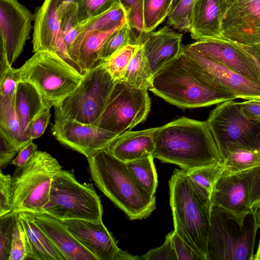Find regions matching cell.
<instances>
[{
    "label": "cell",
    "mask_w": 260,
    "mask_h": 260,
    "mask_svg": "<svg viewBox=\"0 0 260 260\" xmlns=\"http://www.w3.org/2000/svg\"><path fill=\"white\" fill-rule=\"evenodd\" d=\"M153 140V157L185 170L223 161L206 121L182 117L156 127Z\"/></svg>",
    "instance_id": "cell-1"
},
{
    "label": "cell",
    "mask_w": 260,
    "mask_h": 260,
    "mask_svg": "<svg viewBox=\"0 0 260 260\" xmlns=\"http://www.w3.org/2000/svg\"><path fill=\"white\" fill-rule=\"evenodd\" d=\"M174 231L207 260L212 208L211 197L183 169H175L169 182Z\"/></svg>",
    "instance_id": "cell-2"
},
{
    "label": "cell",
    "mask_w": 260,
    "mask_h": 260,
    "mask_svg": "<svg viewBox=\"0 0 260 260\" xmlns=\"http://www.w3.org/2000/svg\"><path fill=\"white\" fill-rule=\"evenodd\" d=\"M96 186L132 220L148 217L156 208L155 197L140 186L125 162L114 156L108 148L87 157Z\"/></svg>",
    "instance_id": "cell-3"
},
{
    "label": "cell",
    "mask_w": 260,
    "mask_h": 260,
    "mask_svg": "<svg viewBox=\"0 0 260 260\" xmlns=\"http://www.w3.org/2000/svg\"><path fill=\"white\" fill-rule=\"evenodd\" d=\"M149 90L167 102L184 109L208 107L236 99L201 82L183 64L179 56L153 75Z\"/></svg>",
    "instance_id": "cell-4"
},
{
    "label": "cell",
    "mask_w": 260,
    "mask_h": 260,
    "mask_svg": "<svg viewBox=\"0 0 260 260\" xmlns=\"http://www.w3.org/2000/svg\"><path fill=\"white\" fill-rule=\"evenodd\" d=\"M258 229L255 212L241 222L230 212L212 204L207 260H253Z\"/></svg>",
    "instance_id": "cell-5"
},
{
    "label": "cell",
    "mask_w": 260,
    "mask_h": 260,
    "mask_svg": "<svg viewBox=\"0 0 260 260\" xmlns=\"http://www.w3.org/2000/svg\"><path fill=\"white\" fill-rule=\"evenodd\" d=\"M62 167L46 151H37L11 177L12 212L43 213L49 201L52 181Z\"/></svg>",
    "instance_id": "cell-6"
},
{
    "label": "cell",
    "mask_w": 260,
    "mask_h": 260,
    "mask_svg": "<svg viewBox=\"0 0 260 260\" xmlns=\"http://www.w3.org/2000/svg\"><path fill=\"white\" fill-rule=\"evenodd\" d=\"M103 206L91 183H80L73 171L60 170L53 177L43 213L65 220H102Z\"/></svg>",
    "instance_id": "cell-7"
},
{
    "label": "cell",
    "mask_w": 260,
    "mask_h": 260,
    "mask_svg": "<svg viewBox=\"0 0 260 260\" xmlns=\"http://www.w3.org/2000/svg\"><path fill=\"white\" fill-rule=\"evenodd\" d=\"M21 81L32 84L44 102L51 107L62 101L78 86L84 75L57 54L40 51L19 68Z\"/></svg>",
    "instance_id": "cell-8"
},
{
    "label": "cell",
    "mask_w": 260,
    "mask_h": 260,
    "mask_svg": "<svg viewBox=\"0 0 260 260\" xmlns=\"http://www.w3.org/2000/svg\"><path fill=\"white\" fill-rule=\"evenodd\" d=\"M115 83L102 64L84 74L75 89L54 106V120H70L95 126Z\"/></svg>",
    "instance_id": "cell-9"
},
{
    "label": "cell",
    "mask_w": 260,
    "mask_h": 260,
    "mask_svg": "<svg viewBox=\"0 0 260 260\" xmlns=\"http://www.w3.org/2000/svg\"><path fill=\"white\" fill-rule=\"evenodd\" d=\"M206 122L223 160L235 150L255 148L260 134V122L246 117L234 100L218 104Z\"/></svg>",
    "instance_id": "cell-10"
},
{
    "label": "cell",
    "mask_w": 260,
    "mask_h": 260,
    "mask_svg": "<svg viewBox=\"0 0 260 260\" xmlns=\"http://www.w3.org/2000/svg\"><path fill=\"white\" fill-rule=\"evenodd\" d=\"M179 58L199 80L236 99H260V84L248 80L224 65L182 45Z\"/></svg>",
    "instance_id": "cell-11"
},
{
    "label": "cell",
    "mask_w": 260,
    "mask_h": 260,
    "mask_svg": "<svg viewBox=\"0 0 260 260\" xmlns=\"http://www.w3.org/2000/svg\"><path fill=\"white\" fill-rule=\"evenodd\" d=\"M147 91L116 81L95 126L120 135L144 121L151 106Z\"/></svg>",
    "instance_id": "cell-12"
},
{
    "label": "cell",
    "mask_w": 260,
    "mask_h": 260,
    "mask_svg": "<svg viewBox=\"0 0 260 260\" xmlns=\"http://www.w3.org/2000/svg\"><path fill=\"white\" fill-rule=\"evenodd\" d=\"M34 15L18 0H0V74L21 54L32 29Z\"/></svg>",
    "instance_id": "cell-13"
},
{
    "label": "cell",
    "mask_w": 260,
    "mask_h": 260,
    "mask_svg": "<svg viewBox=\"0 0 260 260\" xmlns=\"http://www.w3.org/2000/svg\"><path fill=\"white\" fill-rule=\"evenodd\" d=\"M221 35L242 45L260 44V0H225Z\"/></svg>",
    "instance_id": "cell-14"
},
{
    "label": "cell",
    "mask_w": 260,
    "mask_h": 260,
    "mask_svg": "<svg viewBox=\"0 0 260 260\" xmlns=\"http://www.w3.org/2000/svg\"><path fill=\"white\" fill-rule=\"evenodd\" d=\"M51 131L60 143L86 157L108 147L120 135L93 125L70 120H54Z\"/></svg>",
    "instance_id": "cell-15"
},
{
    "label": "cell",
    "mask_w": 260,
    "mask_h": 260,
    "mask_svg": "<svg viewBox=\"0 0 260 260\" xmlns=\"http://www.w3.org/2000/svg\"><path fill=\"white\" fill-rule=\"evenodd\" d=\"M58 0H44L34 14L33 51L54 53L83 75L80 67L70 56L62 38L58 16Z\"/></svg>",
    "instance_id": "cell-16"
},
{
    "label": "cell",
    "mask_w": 260,
    "mask_h": 260,
    "mask_svg": "<svg viewBox=\"0 0 260 260\" xmlns=\"http://www.w3.org/2000/svg\"><path fill=\"white\" fill-rule=\"evenodd\" d=\"M186 47L260 84L258 66L240 45L221 38L196 41Z\"/></svg>",
    "instance_id": "cell-17"
},
{
    "label": "cell",
    "mask_w": 260,
    "mask_h": 260,
    "mask_svg": "<svg viewBox=\"0 0 260 260\" xmlns=\"http://www.w3.org/2000/svg\"><path fill=\"white\" fill-rule=\"evenodd\" d=\"M254 168L233 174H222L211 194L212 205L223 208L241 222L248 214L254 213L251 193Z\"/></svg>",
    "instance_id": "cell-18"
},
{
    "label": "cell",
    "mask_w": 260,
    "mask_h": 260,
    "mask_svg": "<svg viewBox=\"0 0 260 260\" xmlns=\"http://www.w3.org/2000/svg\"><path fill=\"white\" fill-rule=\"evenodd\" d=\"M69 230L98 260H117L121 250L102 220H62Z\"/></svg>",
    "instance_id": "cell-19"
},
{
    "label": "cell",
    "mask_w": 260,
    "mask_h": 260,
    "mask_svg": "<svg viewBox=\"0 0 260 260\" xmlns=\"http://www.w3.org/2000/svg\"><path fill=\"white\" fill-rule=\"evenodd\" d=\"M182 37V34L174 31L168 25L157 31L138 35V45L143 47L153 75L179 56Z\"/></svg>",
    "instance_id": "cell-20"
},
{
    "label": "cell",
    "mask_w": 260,
    "mask_h": 260,
    "mask_svg": "<svg viewBox=\"0 0 260 260\" xmlns=\"http://www.w3.org/2000/svg\"><path fill=\"white\" fill-rule=\"evenodd\" d=\"M34 219L66 260H98L74 237L62 220L46 213L34 214Z\"/></svg>",
    "instance_id": "cell-21"
},
{
    "label": "cell",
    "mask_w": 260,
    "mask_h": 260,
    "mask_svg": "<svg viewBox=\"0 0 260 260\" xmlns=\"http://www.w3.org/2000/svg\"><path fill=\"white\" fill-rule=\"evenodd\" d=\"M225 8V0H195L190 20L191 38L196 41L221 38Z\"/></svg>",
    "instance_id": "cell-22"
},
{
    "label": "cell",
    "mask_w": 260,
    "mask_h": 260,
    "mask_svg": "<svg viewBox=\"0 0 260 260\" xmlns=\"http://www.w3.org/2000/svg\"><path fill=\"white\" fill-rule=\"evenodd\" d=\"M156 127L121 134L108 147L118 159L127 162L153 154Z\"/></svg>",
    "instance_id": "cell-23"
},
{
    "label": "cell",
    "mask_w": 260,
    "mask_h": 260,
    "mask_svg": "<svg viewBox=\"0 0 260 260\" xmlns=\"http://www.w3.org/2000/svg\"><path fill=\"white\" fill-rule=\"evenodd\" d=\"M15 103L23 134L30 139L29 128L32 121L46 107L51 106L45 104L36 88L26 81L19 83L15 94Z\"/></svg>",
    "instance_id": "cell-24"
},
{
    "label": "cell",
    "mask_w": 260,
    "mask_h": 260,
    "mask_svg": "<svg viewBox=\"0 0 260 260\" xmlns=\"http://www.w3.org/2000/svg\"><path fill=\"white\" fill-rule=\"evenodd\" d=\"M17 213L26 233L31 259L66 260L35 223L34 214L27 212Z\"/></svg>",
    "instance_id": "cell-25"
},
{
    "label": "cell",
    "mask_w": 260,
    "mask_h": 260,
    "mask_svg": "<svg viewBox=\"0 0 260 260\" xmlns=\"http://www.w3.org/2000/svg\"><path fill=\"white\" fill-rule=\"evenodd\" d=\"M0 133L18 152L32 141L23 134L15 108V98L11 101L0 99Z\"/></svg>",
    "instance_id": "cell-26"
},
{
    "label": "cell",
    "mask_w": 260,
    "mask_h": 260,
    "mask_svg": "<svg viewBox=\"0 0 260 260\" xmlns=\"http://www.w3.org/2000/svg\"><path fill=\"white\" fill-rule=\"evenodd\" d=\"M153 76L143 47L140 45L122 80L135 87L148 90L151 86Z\"/></svg>",
    "instance_id": "cell-27"
},
{
    "label": "cell",
    "mask_w": 260,
    "mask_h": 260,
    "mask_svg": "<svg viewBox=\"0 0 260 260\" xmlns=\"http://www.w3.org/2000/svg\"><path fill=\"white\" fill-rule=\"evenodd\" d=\"M152 155L125 162L126 167L137 183L151 196H155L157 175Z\"/></svg>",
    "instance_id": "cell-28"
},
{
    "label": "cell",
    "mask_w": 260,
    "mask_h": 260,
    "mask_svg": "<svg viewBox=\"0 0 260 260\" xmlns=\"http://www.w3.org/2000/svg\"><path fill=\"white\" fill-rule=\"evenodd\" d=\"M133 29L127 22L112 32L106 40L100 50L97 66L102 64L114 53L128 44L138 45V36L132 35Z\"/></svg>",
    "instance_id": "cell-29"
},
{
    "label": "cell",
    "mask_w": 260,
    "mask_h": 260,
    "mask_svg": "<svg viewBox=\"0 0 260 260\" xmlns=\"http://www.w3.org/2000/svg\"><path fill=\"white\" fill-rule=\"evenodd\" d=\"M223 162V175L240 173L260 167V152L255 148L238 149L230 152Z\"/></svg>",
    "instance_id": "cell-30"
},
{
    "label": "cell",
    "mask_w": 260,
    "mask_h": 260,
    "mask_svg": "<svg viewBox=\"0 0 260 260\" xmlns=\"http://www.w3.org/2000/svg\"><path fill=\"white\" fill-rule=\"evenodd\" d=\"M173 0H144V32L154 31L168 17Z\"/></svg>",
    "instance_id": "cell-31"
},
{
    "label": "cell",
    "mask_w": 260,
    "mask_h": 260,
    "mask_svg": "<svg viewBox=\"0 0 260 260\" xmlns=\"http://www.w3.org/2000/svg\"><path fill=\"white\" fill-rule=\"evenodd\" d=\"M76 8V5L72 4H60L58 7L61 34L69 54L79 35V26L75 21Z\"/></svg>",
    "instance_id": "cell-32"
},
{
    "label": "cell",
    "mask_w": 260,
    "mask_h": 260,
    "mask_svg": "<svg viewBox=\"0 0 260 260\" xmlns=\"http://www.w3.org/2000/svg\"><path fill=\"white\" fill-rule=\"evenodd\" d=\"M138 46L128 44L114 53L102 64L116 82L122 80Z\"/></svg>",
    "instance_id": "cell-33"
},
{
    "label": "cell",
    "mask_w": 260,
    "mask_h": 260,
    "mask_svg": "<svg viewBox=\"0 0 260 260\" xmlns=\"http://www.w3.org/2000/svg\"><path fill=\"white\" fill-rule=\"evenodd\" d=\"M224 170L223 161L186 170L188 176L206 189L211 197L214 186Z\"/></svg>",
    "instance_id": "cell-34"
},
{
    "label": "cell",
    "mask_w": 260,
    "mask_h": 260,
    "mask_svg": "<svg viewBox=\"0 0 260 260\" xmlns=\"http://www.w3.org/2000/svg\"><path fill=\"white\" fill-rule=\"evenodd\" d=\"M119 4V0H83L77 5L76 24L98 17Z\"/></svg>",
    "instance_id": "cell-35"
},
{
    "label": "cell",
    "mask_w": 260,
    "mask_h": 260,
    "mask_svg": "<svg viewBox=\"0 0 260 260\" xmlns=\"http://www.w3.org/2000/svg\"><path fill=\"white\" fill-rule=\"evenodd\" d=\"M31 259L24 227L17 215L14 226L9 260Z\"/></svg>",
    "instance_id": "cell-36"
},
{
    "label": "cell",
    "mask_w": 260,
    "mask_h": 260,
    "mask_svg": "<svg viewBox=\"0 0 260 260\" xmlns=\"http://www.w3.org/2000/svg\"><path fill=\"white\" fill-rule=\"evenodd\" d=\"M195 0H180L168 17V24L182 31H189L190 20Z\"/></svg>",
    "instance_id": "cell-37"
},
{
    "label": "cell",
    "mask_w": 260,
    "mask_h": 260,
    "mask_svg": "<svg viewBox=\"0 0 260 260\" xmlns=\"http://www.w3.org/2000/svg\"><path fill=\"white\" fill-rule=\"evenodd\" d=\"M17 213L11 212L0 217V259L9 260L14 226Z\"/></svg>",
    "instance_id": "cell-38"
},
{
    "label": "cell",
    "mask_w": 260,
    "mask_h": 260,
    "mask_svg": "<svg viewBox=\"0 0 260 260\" xmlns=\"http://www.w3.org/2000/svg\"><path fill=\"white\" fill-rule=\"evenodd\" d=\"M144 0H119L126 14V21L131 28L139 34L144 32Z\"/></svg>",
    "instance_id": "cell-39"
},
{
    "label": "cell",
    "mask_w": 260,
    "mask_h": 260,
    "mask_svg": "<svg viewBox=\"0 0 260 260\" xmlns=\"http://www.w3.org/2000/svg\"><path fill=\"white\" fill-rule=\"evenodd\" d=\"M0 75V99L11 101L21 81L19 69L10 67Z\"/></svg>",
    "instance_id": "cell-40"
},
{
    "label": "cell",
    "mask_w": 260,
    "mask_h": 260,
    "mask_svg": "<svg viewBox=\"0 0 260 260\" xmlns=\"http://www.w3.org/2000/svg\"><path fill=\"white\" fill-rule=\"evenodd\" d=\"M12 211L11 176L0 172V217Z\"/></svg>",
    "instance_id": "cell-41"
},
{
    "label": "cell",
    "mask_w": 260,
    "mask_h": 260,
    "mask_svg": "<svg viewBox=\"0 0 260 260\" xmlns=\"http://www.w3.org/2000/svg\"><path fill=\"white\" fill-rule=\"evenodd\" d=\"M141 257L142 260H177L172 243L171 232L166 236L161 246L149 250Z\"/></svg>",
    "instance_id": "cell-42"
},
{
    "label": "cell",
    "mask_w": 260,
    "mask_h": 260,
    "mask_svg": "<svg viewBox=\"0 0 260 260\" xmlns=\"http://www.w3.org/2000/svg\"><path fill=\"white\" fill-rule=\"evenodd\" d=\"M171 232L172 243L177 260H203L174 230Z\"/></svg>",
    "instance_id": "cell-43"
},
{
    "label": "cell",
    "mask_w": 260,
    "mask_h": 260,
    "mask_svg": "<svg viewBox=\"0 0 260 260\" xmlns=\"http://www.w3.org/2000/svg\"><path fill=\"white\" fill-rule=\"evenodd\" d=\"M51 107H46L32 121L29 128V136L32 141L41 137L49 124Z\"/></svg>",
    "instance_id": "cell-44"
},
{
    "label": "cell",
    "mask_w": 260,
    "mask_h": 260,
    "mask_svg": "<svg viewBox=\"0 0 260 260\" xmlns=\"http://www.w3.org/2000/svg\"><path fill=\"white\" fill-rule=\"evenodd\" d=\"M255 148L260 152V134L257 139ZM251 205L253 212L260 208V167L254 169L251 193Z\"/></svg>",
    "instance_id": "cell-45"
},
{
    "label": "cell",
    "mask_w": 260,
    "mask_h": 260,
    "mask_svg": "<svg viewBox=\"0 0 260 260\" xmlns=\"http://www.w3.org/2000/svg\"><path fill=\"white\" fill-rule=\"evenodd\" d=\"M18 152L16 148L0 133V168L2 170L9 163Z\"/></svg>",
    "instance_id": "cell-46"
},
{
    "label": "cell",
    "mask_w": 260,
    "mask_h": 260,
    "mask_svg": "<svg viewBox=\"0 0 260 260\" xmlns=\"http://www.w3.org/2000/svg\"><path fill=\"white\" fill-rule=\"evenodd\" d=\"M38 151V146L32 141H30L18 152L11 162L16 167L24 166Z\"/></svg>",
    "instance_id": "cell-47"
},
{
    "label": "cell",
    "mask_w": 260,
    "mask_h": 260,
    "mask_svg": "<svg viewBox=\"0 0 260 260\" xmlns=\"http://www.w3.org/2000/svg\"><path fill=\"white\" fill-rule=\"evenodd\" d=\"M239 105L242 113L248 118L255 120L260 118V99L239 102Z\"/></svg>",
    "instance_id": "cell-48"
},
{
    "label": "cell",
    "mask_w": 260,
    "mask_h": 260,
    "mask_svg": "<svg viewBox=\"0 0 260 260\" xmlns=\"http://www.w3.org/2000/svg\"><path fill=\"white\" fill-rule=\"evenodd\" d=\"M239 45L253 58L260 69V44L252 46Z\"/></svg>",
    "instance_id": "cell-49"
},
{
    "label": "cell",
    "mask_w": 260,
    "mask_h": 260,
    "mask_svg": "<svg viewBox=\"0 0 260 260\" xmlns=\"http://www.w3.org/2000/svg\"><path fill=\"white\" fill-rule=\"evenodd\" d=\"M83 0H58V4H72L78 5Z\"/></svg>",
    "instance_id": "cell-50"
},
{
    "label": "cell",
    "mask_w": 260,
    "mask_h": 260,
    "mask_svg": "<svg viewBox=\"0 0 260 260\" xmlns=\"http://www.w3.org/2000/svg\"><path fill=\"white\" fill-rule=\"evenodd\" d=\"M253 260H260V239L259 241L256 252L255 254H254Z\"/></svg>",
    "instance_id": "cell-51"
},
{
    "label": "cell",
    "mask_w": 260,
    "mask_h": 260,
    "mask_svg": "<svg viewBox=\"0 0 260 260\" xmlns=\"http://www.w3.org/2000/svg\"><path fill=\"white\" fill-rule=\"evenodd\" d=\"M256 222L258 228H260V208L255 213Z\"/></svg>",
    "instance_id": "cell-52"
},
{
    "label": "cell",
    "mask_w": 260,
    "mask_h": 260,
    "mask_svg": "<svg viewBox=\"0 0 260 260\" xmlns=\"http://www.w3.org/2000/svg\"><path fill=\"white\" fill-rule=\"evenodd\" d=\"M180 1V0H173L171 11L177 6Z\"/></svg>",
    "instance_id": "cell-53"
},
{
    "label": "cell",
    "mask_w": 260,
    "mask_h": 260,
    "mask_svg": "<svg viewBox=\"0 0 260 260\" xmlns=\"http://www.w3.org/2000/svg\"><path fill=\"white\" fill-rule=\"evenodd\" d=\"M256 120H257V121H258V122H260V118H259V119H256Z\"/></svg>",
    "instance_id": "cell-54"
}]
</instances>
